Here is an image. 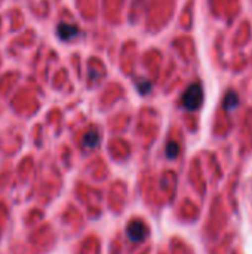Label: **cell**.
Listing matches in <instances>:
<instances>
[{
  "label": "cell",
  "instance_id": "6da1fadb",
  "mask_svg": "<svg viewBox=\"0 0 252 254\" xmlns=\"http://www.w3.org/2000/svg\"><path fill=\"white\" fill-rule=\"evenodd\" d=\"M203 103V88L201 83H192L183 94V107L189 112L201 109Z\"/></svg>",
  "mask_w": 252,
  "mask_h": 254
},
{
  "label": "cell",
  "instance_id": "5b68a950",
  "mask_svg": "<svg viewBox=\"0 0 252 254\" xmlns=\"http://www.w3.org/2000/svg\"><path fill=\"white\" fill-rule=\"evenodd\" d=\"M100 144V134L97 131H89L83 137V146L88 149H94Z\"/></svg>",
  "mask_w": 252,
  "mask_h": 254
},
{
  "label": "cell",
  "instance_id": "52a82bcc",
  "mask_svg": "<svg viewBox=\"0 0 252 254\" xmlns=\"http://www.w3.org/2000/svg\"><path fill=\"white\" fill-rule=\"evenodd\" d=\"M178 153H180V146H178V143L169 141V143L166 144V156H168L169 159H175V158L178 156Z\"/></svg>",
  "mask_w": 252,
  "mask_h": 254
},
{
  "label": "cell",
  "instance_id": "277c9868",
  "mask_svg": "<svg viewBox=\"0 0 252 254\" xmlns=\"http://www.w3.org/2000/svg\"><path fill=\"white\" fill-rule=\"evenodd\" d=\"M223 106L226 110H233L239 106V97L235 91H229L227 95L224 97V101H223Z\"/></svg>",
  "mask_w": 252,
  "mask_h": 254
},
{
  "label": "cell",
  "instance_id": "7a4b0ae2",
  "mask_svg": "<svg viewBox=\"0 0 252 254\" xmlns=\"http://www.w3.org/2000/svg\"><path fill=\"white\" fill-rule=\"evenodd\" d=\"M126 235L132 243H141L147 238V228L141 220H134L128 225Z\"/></svg>",
  "mask_w": 252,
  "mask_h": 254
},
{
  "label": "cell",
  "instance_id": "8992f818",
  "mask_svg": "<svg viewBox=\"0 0 252 254\" xmlns=\"http://www.w3.org/2000/svg\"><path fill=\"white\" fill-rule=\"evenodd\" d=\"M135 86H137V91H138L141 95H147V94H150V91H151V82L147 80V79H137Z\"/></svg>",
  "mask_w": 252,
  "mask_h": 254
},
{
  "label": "cell",
  "instance_id": "3957f363",
  "mask_svg": "<svg viewBox=\"0 0 252 254\" xmlns=\"http://www.w3.org/2000/svg\"><path fill=\"white\" fill-rule=\"evenodd\" d=\"M79 34H80V30H79V27L74 25V24L59 22V24L56 25V36H58V39L62 40V42L73 40V39H76Z\"/></svg>",
  "mask_w": 252,
  "mask_h": 254
}]
</instances>
